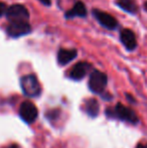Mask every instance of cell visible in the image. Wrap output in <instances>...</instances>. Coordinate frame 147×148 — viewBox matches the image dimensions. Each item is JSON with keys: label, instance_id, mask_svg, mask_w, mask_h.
I'll return each instance as SVG.
<instances>
[{"label": "cell", "instance_id": "obj_15", "mask_svg": "<svg viewBox=\"0 0 147 148\" xmlns=\"http://www.w3.org/2000/svg\"><path fill=\"white\" fill-rule=\"evenodd\" d=\"M6 10H7V7H6V5L3 3V2H0V17H1L3 14H5Z\"/></svg>", "mask_w": 147, "mask_h": 148}, {"label": "cell", "instance_id": "obj_19", "mask_svg": "<svg viewBox=\"0 0 147 148\" xmlns=\"http://www.w3.org/2000/svg\"><path fill=\"white\" fill-rule=\"evenodd\" d=\"M143 8H144V10H145V11H147V1L144 2V4H143Z\"/></svg>", "mask_w": 147, "mask_h": 148}, {"label": "cell", "instance_id": "obj_18", "mask_svg": "<svg viewBox=\"0 0 147 148\" xmlns=\"http://www.w3.org/2000/svg\"><path fill=\"white\" fill-rule=\"evenodd\" d=\"M4 148H19V147H18V145H16V144H10Z\"/></svg>", "mask_w": 147, "mask_h": 148}, {"label": "cell", "instance_id": "obj_5", "mask_svg": "<svg viewBox=\"0 0 147 148\" xmlns=\"http://www.w3.org/2000/svg\"><path fill=\"white\" fill-rule=\"evenodd\" d=\"M38 111L34 103L30 101H24L19 107V116L25 123H34L36 120Z\"/></svg>", "mask_w": 147, "mask_h": 148}, {"label": "cell", "instance_id": "obj_11", "mask_svg": "<svg viewBox=\"0 0 147 148\" xmlns=\"http://www.w3.org/2000/svg\"><path fill=\"white\" fill-rule=\"evenodd\" d=\"M87 15V8L85 4L81 1H78L74 5V7L68 12H66L65 16L66 18H74L76 16L79 17H85Z\"/></svg>", "mask_w": 147, "mask_h": 148}, {"label": "cell", "instance_id": "obj_4", "mask_svg": "<svg viewBox=\"0 0 147 148\" xmlns=\"http://www.w3.org/2000/svg\"><path fill=\"white\" fill-rule=\"evenodd\" d=\"M6 17L11 21H27L29 18L28 10L21 4H13L7 8L5 12Z\"/></svg>", "mask_w": 147, "mask_h": 148}, {"label": "cell", "instance_id": "obj_17", "mask_svg": "<svg viewBox=\"0 0 147 148\" xmlns=\"http://www.w3.org/2000/svg\"><path fill=\"white\" fill-rule=\"evenodd\" d=\"M136 148H147V143H139Z\"/></svg>", "mask_w": 147, "mask_h": 148}, {"label": "cell", "instance_id": "obj_2", "mask_svg": "<svg viewBox=\"0 0 147 148\" xmlns=\"http://www.w3.org/2000/svg\"><path fill=\"white\" fill-rule=\"evenodd\" d=\"M20 87L24 95L28 97H37L41 92V87L34 75H26L20 79Z\"/></svg>", "mask_w": 147, "mask_h": 148}, {"label": "cell", "instance_id": "obj_7", "mask_svg": "<svg viewBox=\"0 0 147 148\" xmlns=\"http://www.w3.org/2000/svg\"><path fill=\"white\" fill-rule=\"evenodd\" d=\"M93 15L99 21V23L102 26H104L107 29H115L118 26V21L115 17L107 12L101 11L99 9L93 10Z\"/></svg>", "mask_w": 147, "mask_h": 148}, {"label": "cell", "instance_id": "obj_16", "mask_svg": "<svg viewBox=\"0 0 147 148\" xmlns=\"http://www.w3.org/2000/svg\"><path fill=\"white\" fill-rule=\"evenodd\" d=\"M40 3H42L43 5H46V6H49L51 4V0H38Z\"/></svg>", "mask_w": 147, "mask_h": 148}, {"label": "cell", "instance_id": "obj_9", "mask_svg": "<svg viewBox=\"0 0 147 148\" xmlns=\"http://www.w3.org/2000/svg\"><path fill=\"white\" fill-rule=\"evenodd\" d=\"M120 40L128 51H133L137 47V40L134 32L130 29H123L120 32Z\"/></svg>", "mask_w": 147, "mask_h": 148}, {"label": "cell", "instance_id": "obj_10", "mask_svg": "<svg viewBox=\"0 0 147 148\" xmlns=\"http://www.w3.org/2000/svg\"><path fill=\"white\" fill-rule=\"evenodd\" d=\"M78 55L77 49H59V53H57V62L61 66H65L71 62Z\"/></svg>", "mask_w": 147, "mask_h": 148}, {"label": "cell", "instance_id": "obj_12", "mask_svg": "<svg viewBox=\"0 0 147 148\" xmlns=\"http://www.w3.org/2000/svg\"><path fill=\"white\" fill-rule=\"evenodd\" d=\"M85 112L88 114L90 117L95 118L96 116H98L99 114V109H100V106L99 103L96 99H89L85 103Z\"/></svg>", "mask_w": 147, "mask_h": 148}, {"label": "cell", "instance_id": "obj_13", "mask_svg": "<svg viewBox=\"0 0 147 148\" xmlns=\"http://www.w3.org/2000/svg\"><path fill=\"white\" fill-rule=\"evenodd\" d=\"M117 5L126 12L131 14H135L138 10L137 4L135 3L134 0H117L116 1Z\"/></svg>", "mask_w": 147, "mask_h": 148}, {"label": "cell", "instance_id": "obj_6", "mask_svg": "<svg viewBox=\"0 0 147 148\" xmlns=\"http://www.w3.org/2000/svg\"><path fill=\"white\" fill-rule=\"evenodd\" d=\"M30 31L31 27L27 21H11L6 27L7 34L14 38L28 34Z\"/></svg>", "mask_w": 147, "mask_h": 148}, {"label": "cell", "instance_id": "obj_8", "mask_svg": "<svg viewBox=\"0 0 147 148\" xmlns=\"http://www.w3.org/2000/svg\"><path fill=\"white\" fill-rule=\"evenodd\" d=\"M91 64L86 62H81L76 64L70 72V78L75 81H80L86 77L88 72L90 71Z\"/></svg>", "mask_w": 147, "mask_h": 148}, {"label": "cell", "instance_id": "obj_14", "mask_svg": "<svg viewBox=\"0 0 147 148\" xmlns=\"http://www.w3.org/2000/svg\"><path fill=\"white\" fill-rule=\"evenodd\" d=\"M59 111H57V109H55V110H51L46 113V117L47 119H55L57 118V115H59Z\"/></svg>", "mask_w": 147, "mask_h": 148}, {"label": "cell", "instance_id": "obj_3", "mask_svg": "<svg viewBox=\"0 0 147 148\" xmlns=\"http://www.w3.org/2000/svg\"><path fill=\"white\" fill-rule=\"evenodd\" d=\"M108 78L106 74H104L101 71H93L89 80V89L95 94H101L104 92L107 86Z\"/></svg>", "mask_w": 147, "mask_h": 148}, {"label": "cell", "instance_id": "obj_1", "mask_svg": "<svg viewBox=\"0 0 147 148\" xmlns=\"http://www.w3.org/2000/svg\"><path fill=\"white\" fill-rule=\"evenodd\" d=\"M106 115L111 118H118L122 121L131 123V124H137L138 116L136 113L130 108L118 103L115 108H108L106 110Z\"/></svg>", "mask_w": 147, "mask_h": 148}]
</instances>
